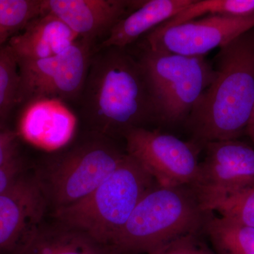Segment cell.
<instances>
[{
	"instance_id": "cell-1",
	"label": "cell",
	"mask_w": 254,
	"mask_h": 254,
	"mask_svg": "<svg viewBox=\"0 0 254 254\" xmlns=\"http://www.w3.org/2000/svg\"><path fill=\"white\" fill-rule=\"evenodd\" d=\"M78 101L91 131L112 138L156 120L144 73L127 48L95 50Z\"/></svg>"
},
{
	"instance_id": "cell-2",
	"label": "cell",
	"mask_w": 254,
	"mask_h": 254,
	"mask_svg": "<svg viewBox=\"0 0 254 254\" xmlns=\"http://www.w3.org/2000/svg\"><path fill=\"white\" fill-rule=\"evenodd\" d=\"M215 60V77L185 121L198 146L246 132L254 103V32L222 46Z\"/></svg>"
},
{
	"instance_id": "cell-3",
	"label": "cell",
	"mask_w": 254,
	"mask_h": 254,
	"mask_svg": "<svg viewBox=\"0 0 254 254\" xmlns=\"http://www.w3.org/2000/svg\"><path fill=\"white\" fill-rule=\"evenodd\" d=\"M208 212L190 186L156 187L136 205L107 247L110 254H148L189 235H198Z\"/></svg>"
},
{
	"instance_id": "cell-4",
	"label": "cell",
	"mask_w": 254,
	"mask_h": 254,
	"mask_svg": "<svg viewBox=\"0 0 254 254\" xmlns=\"http://www.w3.org/2000/svg\"><path fill=\"white\" fill-rule=\"evenodd\" d=\"M150 174L126 154L118 168L81 201L53 212L57 221L85 232L108 247L140 200L158 187Z\"/></svg>"
},
{
	"instance_id": "cell-5",
	"label": "cell",
	"mask_w": 254,
	"mask_h": 254,
	"mask_svg": "<svg viewBox=\"0 0 254 254\" xmlns=\"http://www.w3.org/2000/svg\"><path fill=\"white\" fill-rule=\"evenodd\" d=\"M110 138L92 131L50 159L36 176L53 212L81 201L118 168L127 153Z\"/></svg>"
},
{
	"instance_id": "cell-6",
	"label": "cell",
	"mask_w": 254,
	"mask_h": 254,
	"mask_svg": "<svg viewBox=\"0 0 254 254\" xmlns=\"http://www.w3.org/2000/svg\"><path fill=\"white\" fill-rule=\"evenodd\" d=\"M155 110L156 120L168 124L186 121L195 102L215 77L205 57L155 51L144 45L138 54Z\"/></svg>"
},
{
	"instance_id": "cell-7",
	"label": "cell",
	"mask_w": 254,
	"mask_h": 254,
	"mask_svg": "<svg viewBox=\"0 0 254 254\" xmlns=\"http://www.w3.org/2000/svg\"><path fill=\"white\" fill-rule=\"evenodd\" d=\"M95 48L79 38L66 51L45 59L17 61V105L50 98L79 100Z\"/></svg>"
},
{
	"instance_id": "cell-8",
	"label": "cell",
	"mask_w": 254,
	"mask_h": 254,
	"mask_svg": "<svg viewBox=\"0 0 254 254\" xmlns=\"http://www.w3.org/2000/svg\"><path fill=\"white\" fill-rule=\"evenodd\" d=\"M126 153L154 179L159 187L173 188L194 183L199 168L198 145L144 127L125 133Z\"/></svg>"
},
{
	"instance_id": "cell-9",
	"label": "cell",
	"mask_w": 254,
	"mask_h": 254,
	"mask_svg": "<svg viewBox=\"0 0 254 254\" xmlns=\"http://www.w3.org/2000/svg\"><path fill=\"white\" fill-rule=\"evenodd\" d=\"M254 28V14L211 15L167 28L156 27L145 35L143 45L155 51L204 57Z\"/></svg>"
},
{
	"instance_id": "cell-10",
	"label": "cell",
	"mask_w": 254,
	"mask_h": 254,
	"mask_svg": "<svg viewBox=\"0 0 254 254\" xmlns=\"http://www.w3.org/2000/svg\"><path fill=\"white\" fill-rule=\"evenodd\" d=\"M48 203L36 176L21 175L0 193V254H14L44 222Z\"/></svg>"
},
{
	"instance_id": "cell-11",
	"label": "cell",
	"mask_w": 254,
	"mask_h": 254,
	"mask_svg": "<svg viewBox=\"0 0 254 254\" xmlns=\"http://www.w3.org/2000/svg\"><path fill=\"white\" fill-rule=\"evenodd\" d=\"M205 158L190 185L196 193H225L254 187V148L237 139L205 143Z\"/></svg>"
},
{
	"instance_id": "cell-12",
	"label": "cell",
	"mask_w": 254,
	"mask_h": 254,
	"mask_svg": "<svg viewBox=\"0 0 254 254\" xmlns=\"http://www.w3.org/2000/svg\"><path fill=\"white\" fill-rule=\"evenodd\" d=\"M142 1L127 0H43V12L66 23L79 38L96 47L114 26L136 9Z\"/></svg>"
},
{
	"instance_id": "cell-13",
	"label": "cell",
	"mask_w": 254,
	"mask_h": 254,
	"mask_svg": "<svg viewBox=\"0 0 254 254\" xmlns=\"http://www.w3.org/2000/svg\"><path fill=\"white\" fill-rule=\"evenodd\" d=\"M76 127V117L66 104L50 98L27 103L19 123L23 138L47 151L66 146L72 139Z\"/></svg>"
},
{
	"instance_id": "cell-14",
	"label": "cell",
	"mask_w": 254,
	"mask_h": 254,
	"mask_svg": "<svg viewBox=\"0 0 254 254\" xmlns=\"http://www.w3.org/2000/svg\"><path fill=\"white\" fill-rule=\"evenodd\" d=\"M79 37L59 18L43 12L7 43L17 61L45 59L66 51Z\"/></svg>"
},
{
	"instance_id": "cell-15",
	"label": "cell",
	"mask_w": 254,
	"mask_h": 254,
	"mask_svg": "<svg viewBox=\"0 0 254 254\" xmlns=\"http://www.w3.org/2000/svg\"><path fill=\"white\" fill-rule=\"evenodd\" d=\"M193 0H148L119 21L95 50L117 47L127 48L182 10Z\"/></svg>"
},
{
	"instance_id": "cell-16",
	"label": "cell",
	"mask_w": 254,
	"mask_h": 254,
	"mask_svg": "<svg viewBox=\"0 0 254 254\" xmlns=\"http://www.w3.org/2000/svg\"><path fill=\"white\" fill-rule=\"evenodd\" d=\"M14 254H110L85 232L65 224L43 223Z\"/></svg>"
},
{
	"instance_id": "cell-17",
	"label": "cell",
	"mask_w": 254,
	"mask_h": 254,
	"mask_svg": "<svg viewBox=\"0 0 254 254\" xmlns=\"http://www.w3.org/2000/svg\"><path fill=\"white\" fill-rule=\"evenodd\" d=\"M203 230L220 254H254V227L209 212Z\"/></svg>"
},
{
	"instance_id": "cell-18",
	"label": "cell",
	"mask_w": 254,
	"mask_h": 254,
	"mask_svg": "<svg viewBox=\"0 0 254 254\" xmlns=\"http://www.w3.org/2000/svg\"><path fill=\"white\" fill-rule=\"evenodd\" d=\"M195 193L205 212L216 211L222 218L254 227V187L225 193Z\"/></svg>"
},
{
	"instance_id": "cell-19",
	"label": "cell",
	"mask_w": 254,
	"mask_h": 254,
	"mask_svg": "<svg viewBox=\"0 0 254 254\" xmlns=\"http://www.w3.org/2000/svg\"><path fill=\"white\" fill-rule=\"evenodd\" d=\"M206 14H208L207 16H251L254 14V0H193V2L181 12L158 27H172L197 19Z\"/></svg>"
},
{
	"instance_id": "cell-20",
	"label": "cell",
	"mask_w": 254,
	"mask_h": 254,
	"mask_svg": "<svg viewBox=\"0 0 254 254\" xmlns=\"http://www.w3.org/2000/svg\"><path fill=\"white\" fill-rule=\"evenodd\" d=\"M43 13V0H0V48Z\"/></svg>"
},
{
	"instance_id": "cell-21",
	"label": "cell",
	"mask_w": 254,
	"mask_h": 254,
	"mask_svg": "<svg viewBox=\"0 0 254 254\" xmlns=\"http://www.w3.org/2000/svg\"><path fill=\"white\" fill-rule=\"evenodd\" d=\"M19 72L17 60L9 45L0 48V118L17 105Z\"/></svg>"
},
{
	"instance_id": "cell-22",
	"label": "cell",
	"mask_w": 254,
	"mask_h": 254,
	"mask_svg": "<svg viewBox=\"0 0 254 254\" xmlns=\"http://www.w3.org/2000/svg\"><path fill=\"white\" fill-rule=\"evenodd\" d=\"M196 235L180 237L160 250L148 254H213L198 243Z\"/></svg>"
},
{
	"instance_id": "cell-23",
	"label": "cell",
	"mask_w": 254,
	"mask_h": 254,
	"mask_svg": "<svg viewBox=\"0 0 254 254\" xmlns=\"http://www.w3.org/2000/svg\"><path fill=\"white\" fill-rule=\"evenodd\" d=\"M17 134L0 125V168L17 158Z\"/></svg>"
},
{
	"instance_id": "cell-24",
	"label": "cell",
	"mask_w": 254,
	"mask_h": 254,
	"mask_svg": "<svg viewBox=\"0 0 254 254\" xmlns=\"http://www.w3.org/2000/svg\"><path fill=\"white\" fill-rule=\"evenodd\" d=\"M22 163L16 158L0 168V193L22 175Z\"/></svg>"
},
{
	"instance_id": "cell-25",
	"label": "cell",
	"mask_w": 254,
	"mask_h": 254,
	"mask_svg": "<svg viewBox=\"0 0 254 254\" xmlns=\"http://www.w3.org/2000/svg\"><path fill=\"white\" fill-rule=\"evenodd\" d=\"M246 133H247V134L250 136L254 145V103L253 108H252V113H251L250 121H249L247 129H246Z\"/></svg>"
}]
</instances>
